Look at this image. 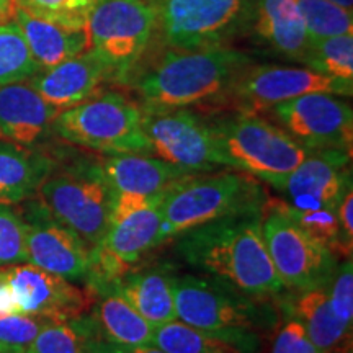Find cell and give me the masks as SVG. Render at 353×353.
Instances as JSON below:
<instances>
[{"instance_id": "1", "label": "cell", "mask_w": 353, "mask_h": 353, "mask_svg": "<svg viewBox=\"0 0 353 353\" xmlns=\"http://www.w3.org/2000/svg\"><path fill=\"white\" fill-rule=\"evenodd\" d=\"M175 252L195 270L257 299H280L285 285L262 234V208L241 211L175 237Z\"/></svg>"}, {"instance_id": "2", "label": "cell", "mask_w": 353, "mask_h": 353, "mask_svg": "<svg viewBox=\"0 0 353 353\" xmlns=\"http://www.w3.org/2000/svg\"><path fill=\"white\" fill-rule=\"evenodd\" d=\"M252 57L237 48L211 46L201 50H169L136 79L143 113L169 112L213 103L223 99Z\"/></svg>"}, {"instance_id": "3", "label": "cell", "mask_w": 353, "mask_h": 353, "mask_svg": "<svg viewBox=\"0 0 353 353\" xmlns=\"http://www.w3.org/2000/svg\"><path fill=\"white\" fill-rule=\"evenodd\" d=\"M176 319L208 332L237 353H259L262 330L278 324V312L268 299H257L211 276L172 278Z\"/></svg>"}, {"instance_id": "4", "label": "cell", "mask_w": 353, "mask_h": 353, "mask_svg": "<svg viewBox=\"0 0 353 353\" xmlns=\"http://www.w3.org/2000/svg\"><path fill=\"white\" fill-rule=\"evenodd\" d=\"M224 167L276 188L311 154L260 113L234 112L208 118Z\"/></svg>"}, {"instance_id": "5", "label": "cell", "mask_w": 353, "mask_h": 353, "mask_svg": "<svg viewBox=\"0 0 353 353\" xmlns=\"http://www.w3.org/2000/svg\"><path fill=\"white\" fill-rule=\"evenodd\" d=\"M167 192L157 195L114 193L108 231L88 250L87 288L94 293L112 288L149 250L157 247Z\"/></svg>"}, {"instance_id": "6", "label": "cell", "mask_w": 353, "mask_h": 353, "mask_svg": "<svg viewBox=\"0 0 353 353\" xmlns=\"http://www.w3.org/2000/svg\"><path fill=\"white\" fill-rule=\"evenodd\" d=\"M263 188L244 172H216L188 175L167 192L157 245L224 216L262 208Z\"/></svg>"}, {"instance_id": "7", "label": "cell", "mask_w": 353, "mask_h": 353, "mask_svg": "<svg viewBox=\"0 0 353 353\" xmlns=\"http://www.w3.org/2000/svg\"><path fill=\"white\" fill-rule=\"evenodd\" d=\"M143 117V110L130 97L105 90L76 107L61 110L52 131L65 143L107 156L151 154Z\"/></svg>"}, {"instance_id": "8", "label": "cell", "mask_w": 353, "mask_h": 353, "mask_svg": "<svg viewBox=\"0 0 353 353\" xmlns=\"http://www.w3.org/2000/svg\"><path fill=\"white\" fill-rule=\"evenodd\" d=\"M156 0H95L85 30L88 50L108 65L113 81H130L157 33Z\"/></svg>"}, {"instance_id": "9", "label": "cell", "mask_w": 353, "mask_h": 353, "mask_svg": "<svg viewBox=\"0 0 353 353\" xmlns=\"http://www.w3.org/2000/svg\"><path fill=\"white\" fill-rule=\"evenodd\" d=\"M157 32L169 50L224 46L249 32L254 0H156Z\"/></svg>"}, {"instance_id": "10", "label": "cell", "mask_w": 353, "mask_h": 353, "mask_svg": "<svg viewBox=\"0 0 353 353\" xmlns=\"http://www.w3.org/2000/svg\"><path fill=\"white\" fill-rule=\"evenodd\" d=\"M262 234L273 267L286 290L303 291L329 285L337 268V255L291 219L285 201L265 200Z\"/></svg>"}, {"instance_id": "11", "label": "cell", "mask_w": 353, "mask_h": 353, "mask_svg": "<svg viewBox=\"0 0 353 353\" xmlns=\"http://www.w3.org/2000/svg\"><path fill=\"white\" fill-rule=\"evenodd\" d=\"M37 195L57 221L72 229L88 247L103 239L112 219L114 192L95 164L79 165L57 175H48Z\"/></svg>"}, {"instance_id": "12", "label": "cell", "mask_w": 353, "mask_h": 353, "mask_svg": "<svg viewBox=\"0 0 353 353\" xmlns=\"http://www.w3.org/2000/svg\"><path fill=\"white\" fill-rule=\"evenodd\" d=\"M312 92L350 97L353 82L324 76L306 65H254L252 63L232 82L221 101L239 112L262 113L278 103Z\"/></svg>"}, {"instance_id": "13", "label": "cell", "mask_w": 353, "mask_h": 353, "mask_svg": "<svg viewBox=\"0 0 353 353\" xmlns=\"http://www.w3.org/2000/svg\"><path fill=\"white\" fill-rule=\"evenodd\" d=\"M143 128L151 154L188 174L224 167L208 118L190 108L144 113Z\"/></svg>"}, {"instance_id": "14", "label": "cell", "mask_w": 353, "mask_h": 353, "mask_svg": "<svg viewBox=\"0 0 353 353\" xmlns=\"http://www.w3.org/2000/svg\"><path fill=\"white\" fill-rule=\"evenodd\" d=\"M268 112L304 148L352 152L353 110L341 95L312 92L278 103Z\"/></svg>"}, {"instance_id": "15", "label": "cell", "mask_w": 353, "mask_h": 353, "mask_svg": "<svg viewBox=\"0 0 353 353\" xmlns=\"http://www.w3.org/2000/svg\"><path fill=\"white\" fill-rule=\"evenodd\" d=\"M26 228L28 263L69 281H85L88 247L82 237L57 221L39 198H28L21 213Z\"/></svg>"}, {"instance_id": "16", "label": "cell", "mask_w": 353, "mask_h": 353, "mask_svg": "<svg viewBox=\"0 0 353 353\" xmlns=\"http://www.w3.org/2000/svg\"><path fill=\"white\" fill-rule=\"evenodd\" d=\"M0 276L12 290L21 314L69 321L85 316L94 306L95 294L90 288H81L32 263L12 265Z\"/></svg>"}, {"instance_id": "17", "label": "cell", "mask_w": 353, "mask_h": 353, "mask_svg": "<svg viewBox=\"0 0 353 353\" xmlns=\"http://www.w3.org/2000/svg\"><path fill=\"white\" fill-rule=\"evenodd\" d=\"M352 152L342 149H312L296 169L286 176L278 192L288 196L291 208L321 210L339 206L352 185Z\"/></svg>"}, {"instance_id": "18", "label": "cell", "mask_w": 353, "mask_h": 353, "mask_svg": "<svg viewBox=\"0 0 353 353\" xmlns=\"http://www.w3.org/2000/svg\"><path fill=\"white\" fill-rule=\"evenodd\" d=\"M110 81L113 76L108 65L87 50L54 68L39 70L30 79V85L46 103L61 112L99 95Z\"/></svg>"}, {"instance_id": "19", "label": "cell", "mask_w": 353, "mask_h": 353, "mask_svg": "<svg viewBox=\"0 0 353 353\" xmlns=\"http://www.w3.org/2000/svg\"><path fill=\"white\" fill-rule=\"evenodd\" d=\"M249 32L273 54L306 64L311 38L294 0H254Z\"/></svg>"}, {"instance_id": "20", "label": "cell", "mask_w": 353, "mask_h": 353, "mask_svg": "<svg viewBox=\"0 0 353 353\" xmlns=\"http://www.w3.org/2000/svg\"><path fill=\"white\" fill-rule=\"evenodd\" d=\"M57 113L30 83L0 87V141L30 148L52 131Z\"/></svg>"}, {"instance_id": "21", "label": "cell", "mask_w": 353, "mask_h": 353, "mask_svg": "<svg viewBox=\"0 0 353 353\" xmlns=\"http://www.w3.org/2000/svg\"><path fill=\"white\" fill-rule=\"evenodd\" d=\"M94 164L114 193L157 195L175 187L185 176L196 175L159 157H151V154H118Z\"/></svg>"}, {"instance_id": "22", "label": "cell", "mask_w": 353, "mask_h": 353, "mask_svg": "<svg viewBox=\"0 0 353 353\" xmlns=\"http://www.w3.org/2000/svg\"><path fill=\"white\" fill-rule=\"evenodd\" d=\"M12 20L20 28L26 46L41 70L54 68L88 50L85 26L46 20L20 8H13Z\"/></svg>"}, {"instance_id": "23", "label": "cell", "mask_w": 353, "mask_h": 353, "mask_svg": "<svg viewBox=\"0 0 353 353\" xmlns=\"http://www.w3.org/2000/svg\"><path fill=\"white\" fill-rule=\"evenodd\" d=\"M280 299L286 316L301 322L321 350L352 353V327L334 314L325 288L294 291V296Z\"/></svg>"}, {"instance_id": "24", "label": "cell", "mask_w": 353, "mask_h": 353, "mask_svg": "<svg viewBox=\"0 0 353 353\" xmlns=\"http://www.w3.org/2000/svg\"><path fill=\"white\" fill-rule=\"evenodd\" d=\"M90 319L97 339L113 345H151L154 325L126 301L114 288L95 293Z\"/></svg>"}, {"instance_id": "25", "label": "cell", "mask_w": 353, "mask_h": 353, "mask_svg": "<svg viewBox=\"0 0 353 353\" xmlns=\"http://www.w3.org/2000/svg\"><path fill=\"white\" fill-rule=\"evenodd\" d=\"M172 275L162 268L128 272L114 288L154 327L176 319Z\"/></svg>"}, {"instance_id": "26", "label": "cell", "mask_w": 353, "mask_h": 353, "mask_svg": "<svg viewBox=\"0 0 353 353\" xmlns=\"http://www.w3.org/2000/svg\"><path fill=\"white\" fill-rule=\"evenodd\" d=\"M51 161L26 145L0 141V205H19L38 192Z\"/></svg>"}, {"instance_id": "27", "label": "cell", "mask_w": 353, "mask_h": 353, "mask_svg": "<svg viewBox=\"0 0 353 353\" xmlns=\"http://www.w3.org/2000/svg\"><path fill=\"white\" fill-rule=\"evenodd\" d=\"M97 332L90 316L51 321L39 330L25 353H92Z\"/></svg>"}, {"instance_id": "28", "label": "cell", "mask_w": 353, "mask_h": 353, "mask_svg": "<svg viewBox=\"0 0 353 353\" xmlns=\"http://www.w3.org/2000/svg\"><path fill=\"white\" fill-rule=\"evenodd\" d=\"M152 345L165 353H237L214 335L176 319L154 329Z\"/></svg>"}, {"instance_id": "29", "label": "cell", "mask_w": 353, "mask_h": 353, "mask_svg": "<svg viewBox=\"0 0 353 353\" xmlns=\"http://www.w3.org/2000/svg\"><path fill=\"white\" fill-rule=\"evenodd\" d=\"M39 70L15 21L0 23V87L28 81Z\"/></svg>"}, {"instance_id": "30", "label": "cell", "mask_w": 353, "mask_h": 353, "mask_svg": "<svg viewBox=\"0 0 353 353\" xmlns=\"http://www.w3.org/2000/svg\"><path fill=\"white\" fill-rule=\"evenodd\" d=\"M311 43L353 34L352 10L330 0H294Z\"/></svg>"}, {"instance_id": "31", "label": "cell", "mask_w": 353, "mask_h": 353, "mask_svg": "<svg viewBox=\"0 0 353 353\" xmlns=\"http://www.w3.org/2000/svg\"><path fill=\"white\" fill-rule=\"evenodd\" d=\"M306 68L343 82H353V34L311 43Z\"/></svg>"}, {"instance_id": "32", "label": "cell", "mask_w": 353, "mask_h": 353, "mask_svg": "<svg viewBox=\"0 0 353 353\" xmlns=\"http://www.w3.org/2000/svg\"><path fill=\"white\" fill-rule=\"evenodd\" d=\"M286 210L291 219L303 229L307 236L319 242L332 252L334 255H341L343 259L352 257V250L342 241L341 224H339L337 206L321 210H296L291 208L286 203Z\"/></svg>"}, {"instance_id": "33", "label": "cell", "mask_w": 353, "mask_h": 353, "mask_svg": "<svg viewBox=\"0 0 353 353\" xmlns=\"http://www.w3.org/2000/svg\"><path fill=\"white\" fill-rule=\"evenodd\" d=\"M20 263H28L25 221L10 206L0 205V267Z\"/></svg>"}, {"instance_id": "34", "label": "cell", "mask_w": 353, "mask_h": 353, "mask_svg": "<svg viewBox=\"0 0 353 353\" xmlns=\"http://www.w3.org/2000/svg\"><path fill=\"white\" fill-rule=\"evenodd\" d=\"M92 3L90 0H13V8L46 20L85 26Z\"/></svg>"}, {"instance_id": "35", "label": "cell", "mask_w": 353, "mask_h": 353, "mask_svg": "<svg viewBox=\"0 0 353 353\" xmlns=\"http://www.w3.org/2000/svg\"><path fill=\"white\" fill-rule=\"evenodd\" d=\"M48 322L51 321L21 312L0 316V345L6 353H25Z\"/></svg>"}, {"instance_id": "36", "label": "cell", "mask_w": 353, "mask_h": 353, "mask_svg": "<svg viewBox=\"0 0 353 353\" xmlns=\"http://www.w3.org/2000/svg\"><path fill=\"white\" fill-rule=\"evenodd\" d=\"M330 307L343 324L353 325V262L352 257L343 259L335 268L334 276L325 286Z\"/></svg>"}, {"instance_id": "37", "label": "cell", "mask_w": 353, "mask_h": 353, "mask_svg": "<svg viewBox=\"0 0 353 353\" xmlns=\"http://www.w3.org/2000/svg\"><path fill=\"white\" fill-rule=\"evenodd\" d=\"M268 353H327L321 350L311 341L304 325L294 317H290L273 335Z\"/></svg>"}, {"instance_id": "38", "label": "cell", "mask_w": 353, "mask_h": 353, "mask_svg": "<svg viewBox=\"0 0 353 353\" xmlns=\"http://www.w3.org/2000/svg\"><path fill=\"white\" fill-rule=\"evenodd\" d=\"M339 224H341L342 241L347 249L352 250L353 247V188L348 185L337 206Z\"/></svg>"}, {"instance_id": "39", "label": "cell", "mask_w": 353, "mask_h": 353, "mask_svg": "<svg viewBox=\"0 0 353 353\" xmlns=\"http://www.w3.org/2000/svg\"><path fill=\"white\" fill-rule=\"evenodd\" d=\"M92 353H165L164 350L156 345H136V347H126V345H113V343L103 342L100 339H95L92 343Z\"/></svg>"}, {"instance_id": "40", "label": "cell", "mask_w": 353, "mask_h": 353, "mask_svg": "<svg viewBox=\"0 0 353 353\" xmlns=\"http://www.w3.org/2000/svg\"><path fill=\"white\" fill-rule=\"evenodd\" d=\"M13 17V0H0V23L10 21Z\"/></svg>"}, {"instance_id": "41", "label": "cell", "mask_w": 353, "mask_h": 353, "mask_svg": "<svg viewBox=\"0 0 353 353\" xmlns=\"http://www.w3.org/2000/svg\"><path fill=\"white\" fill-rule=\"evenodd\" d=\"M330 2L339 3V6L348 8V10H352V7H353V0H330Z\"/></svg>"}, {"instance_id": "42", "label": "cell", "mask_w": 353, "mask_h": 353, "mask_svg": "<svg viewBox=\"0 0 353 353\" xmlns=\"http://www.w3.org/2000/svg\"><path fill=\"white\" fill-rule=\"evenodd\" d=\"M0 353H6V350H3L2 345H0Z\"/></svg>"}, {"instance_id": "43", "label": "cell", "mask_w": 353, "mask_h": 353, "mask_svg": "<svg viewBox=\"0 0 353 353\" xmlns=\"http://www.w3.org/2000/svg\"><path fill=\"white\" fill-rule=\"evenodd\" d=\"M90 2H95V0H90Z\"/></svg>"}]
</instances>
